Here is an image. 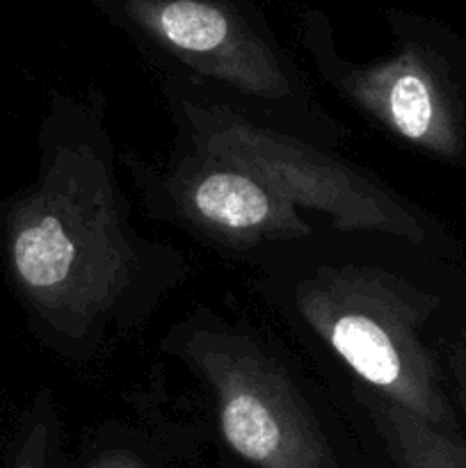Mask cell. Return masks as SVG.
I'll use <instances>...</instances> for the list:
<instances>
[{"label": "cell", "instance_id": "30bf717a", "mask_svg": "<svg viewBox=\"0 0 466 468\" xmlns=\"http://www.w3.org/2000/svg\"><path fill=\"white\" fill-rule=\"evenodd\" d=\"M82 468H149L146 460L128 448H110L91 457Z\"/></svg>", "mask_w": 466, "mask_h": 468}, {"label": "cell", "instance_id": "52a82bcc", "mask_svg": "<svg viewBox=\"0 0 466 468\" xmlns=\"http://www.w3.org/2000/svg\"><path fill=\"white\" fill-rule=\"evenodd\" d=\"M163 201L181 222L238 251L306 240L309 215L240 165L187 146L158 178Z\"/></svg>", "mask_w": 466, "mask_h": 468}, {"label": "cell", "instance_id": "6da1fadb", "mask_svg": "<svg viewBox=\"0 0 466 468\" xmlns=\"http://www.w3.org/2000/svg\"><path fill=\"white\" fill-rule=\"evenodd\" d=\"M0 245L30 329L69 361L144 324L183 270L132 227L96 90L53 94L35 181L0 206Z\"/></svg>", "mask_w": 466, "mask_h": 468}, {"label": "cell", "instance_id": "3957f363", "mask_svg": "<svg viewBox=\"0 0 466 468\" xmlns=\"http://www.w3.org/2000/svg\"><path fill=\"white\" fill-rule=\"evenodd\" d=\"M169 103L190 149L259 174L306 215L327 219L329 227L345 233L428 242L423 218L364 169L249 117L204 87L192 90L187 80L172 87Z\"/></svg>", "mask_w": 466, "mask_h": 468}, {"label": "cell", "instance_id": "5b68a950", "mask_svg": "<svg viewBox=\"0 0 466 468\" xmlns=\"http://www.w3.org/2000/svg\"><path fill=\"white\" fill-rule=\"evenodd\" d=\"M172 347L204 382L224 443L247 466L341 468L300 384L247 329L195 320Z\"/></svg>", "mask_w": 466, "mask_h": 468}, {"label": "cell", "instance_id": "8992f818", "mask_svg": "<svg viewBox=\"0 0 466 468\" xmlns=\"http://www.w3.org/2000/svg\"><path fill=\"white\" fill-rule=\"evenodd\" d=\"M391 53L368 62L341 58L327 18L304 16L302 46L324 82L356 112L396 140L455 160L464 151V114L446 58L429 30L405 14L387 16Z\"/></svg>", "mask_w": 466, "mask_h": 468}, {"label": "cell", "instance_id": "7a4b0ae2", "mask_svg": "<svg viewBox=\"0 0 466 468\" xmlns=\"http://www.w3.org/2000/svg\"><path fill=\"white\" fill-rule=\"evenodd\" d=\"M291 302L304 327L361 387L457 432L441 370L423 338L437 306L432 297L382 268L343 263L304 274Z\"/></svg>", "mask_w": 466, "mask_h": 468}, {"label": "cell", "instance_id": "9c48e42d", "mask_svg": "<svg viewBox=\"0 0 466 468\" xmlns=\"http://www.w3.org/2000/svg\"><path fill=\"white\" fill-rule=\"evenodd\" d=\"M58 414L48 393H39L23 423L9 468H53L58 452Z\"/></svg>", "mask_w": 466, "mask_h": 468}, {"label": "cell", "instance_id": "8fae6325", "mask_svg": "<svg viewBox=\"0 0 466 468\" xmlns=\"http://www.w3.org/2000/svg\"><path fill=\"white\" fill-rule=\"evenodd\" d=\"M450 368L452 373H455L457 388H460V400L466 411V347L464 350H457L455 355L450 356Z\"/></svg>", "mask_w": 466, "mask_h": 468}, {"label": "cell", "instance_id": "277c9868", "mask_svg": "<svg viewBox=\"0 0 466 468\" xmlns=\"http://www.w3.org/2000/svg\"><path fill=\"white\" fill-rule=\"evenodd\" d=\"M117 26L185 69L274 117L315 122L302 73L249 0H94ZM313 131L315 123H311Z\"/></svg>", "mask_w": 466, "mask_h": 468}, {"label": "cell", "instance_id": "ba28073f", "mask_svg": "<svg viewBox=\"0 0 466 468\" xmlns=\"http://www.w3.org/2000/svg\"><path fill=\"white\" fill-rule=\"evenodd\" d=\"M356 398L396 468H466V443L457 432H446L364 387Z\"/></svg>", "mask_w": 466, "mask_h": 468}]
</instances>
